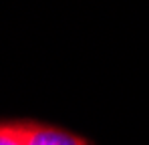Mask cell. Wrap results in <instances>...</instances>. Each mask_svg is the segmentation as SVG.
Segmentation results:
<instances>
[{"label":"cell","mask_w":149,"mask_h":145,"mask_svg":"<svg viewBox=\"0 0 149 145\" xmlns=\"http://www.w3.org/2000/svg\"><path fill=\"white\" fill-rule=\"evenodd\" d=\"M24 145H87L81 137L71 135L67 131L38 125V123H26L24 129Z\"/></svg>","instance_id":"cell-1"},{"label":"cell","mask_w":149,"mask_h":145,"mask_svg":"<svg viewBox=\"0 0 149 145\" xmlns=\"http://www.w3.org/2000/svg\"><path fill=\"white\" fill-rule=\"evenodd\" d=\"M26 123H0V145H24Z\"/></svg>","instance_id":"cell-2"}]
</instances>
